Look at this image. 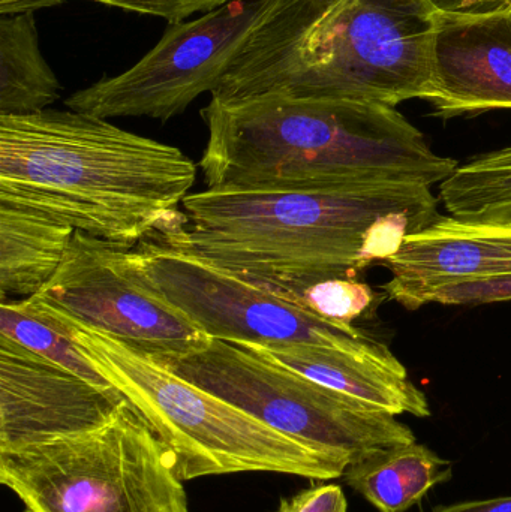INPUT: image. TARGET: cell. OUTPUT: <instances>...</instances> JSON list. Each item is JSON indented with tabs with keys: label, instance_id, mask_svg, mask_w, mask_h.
I'll use <instances>...</instances> for the list:
<instances>
[{
	"label": "cell",
	"instance_id": "cell-1",
	"mask_svg": "<svg viewBox=\"0 0 511 512\" xmlns=\"http://www.w3.org/2000/svg\"><path fill=\"white\" fill-rule=\"evenodd\" d=\"M198 167L210 191H311L372 183H443L458 162L437 155L395 107L255 96L210 99Z\"/></svg>",
	"mask_w": 511,
	"mask_h": 512
},
{
	"label": "cell",
	"instance_id": "cell-2",
	"mask_svg": "<svg viewBox=\"0 0 511 512\" xmlns=\"http://www.w3.org/2000/svg\"><path fill=\"white\" fill-rule=\"evenodd\" d=\"M195 180L182 150L92 114L0 116V203L104 242L134 249L176 221Z\"/></svg>",
	"mask_w": 511,
	"mask_h": 512
},
{
	"label": "cell",
	"instance_id": "cell-3",
	"mask_svg": "<svg viewBox=\"0 0 511 512\" xmlns=\"http://www.w3.org/2000/svg\"><path fill=\"white\" fill-rule=\"evenodd\" d=\"M435 23L428 0H278L210 99L428 101Z\"/></svg>",
	"mask_w": 511,
	"mask_h": 512
},
{
	"label": "cell",
	"instance_id": "cell-4",
	"mask_svg": "<svg viewBox=\"0 0 511 512\" xmlns=\"http://www.w3.org/2000/svg\"><path fill=\"white\" fill-rule=\"evenodd\" d=\"M438 201L420 183H372L311 191L189 194L179 218L152 236L299 304L303 289L360 268L363 242L389 213L437 221ZM300 306V304H299Z\"/></svg>",
	"mask_w": 511,
	"mask_h": 512
},
{
	"label": "cell",
	"instance_id": "cell-5",
	"mask_svg": "<svg viewBox=\"0 0 511 512\" xmlns=\"http://www.w3.org/2000/svg\"><path fill=\"white\" fill-rule=\"evenodd\" d=\"M29 309L62 328L137 409L173 457L180 480L273 472L314 481L342 478L347 460L297 441L185 381L114 337L39 303Z\"/></svg>",
	"mask_w": 511,
	"mask_h": 512
},
{
	"label": "cell",
	"instance_id": "cell-6",
	"mask_svg": "<svg viewBox=\"0 0 511 512\" xmlns=\"http://www.w3.org/2000/svg\"><path fill=\"white\" fill-rule=\"evenodd\" d=\"M0 483L24 512H189L170 451L129 402L92 432L0 453Z\"/></svg>",
	"mask_w": 511,
	"mask_h": 512
},
{
	"label": "cell",
	"instance_id": "cell-7",
	"mask_svg": "<svg viewBox=\"0 0 511 512\" xmlns=\"http://www.w3.org/2000/svg\"><path fill=\"white\" fill-rule=\"evenodd\" d=\"M272 429L347 460L417 442L396 415L311 381L240 343L212 339L179 357H150Z\"/></svg>",
	"mask_w": 511,
	"mask_h": 512
},
{
	"label": "cell",
	"instance_id": "cell-8",
	"mask_svg": "<svg viewBox=\"0 0 511 512\" xmlns=\"http://www.w3.org/2000/svg\"><path fill=\"white\" fill-rule=\"evenodd\" d=\"M276 2L231 0L197 20L168 24L161 41L132 68L77 90L65 105L107 120L150 117L168 122L204 92H215L252 30Z\"/></svg>",
	"mask_w": 511,
	"mask_h": 512
},
{
	"label": "cell",
	"instance_id": "cell-9",
	"mask_svg": "<svg viewBox=\"0 0 511 512\" xmlns=\"http://www.w3.org/2000/svg\"><path fill=\"white\" fill-rule=\"evenodd\" d=\"M134 254L152 285L212 339L266 346L305 343L353 352L377 343L354 325L326 321L159 237L143 240Z\"/></svg>",
	"mask_w": 511,
	"mask_h": 512
},
{
	"label": "cell",
	"instance_id": "cell-10",
	"mask_svg": "<svg viewBox=\"0 0 511 512\" xmlns=\"http://www.w3.org/2000/svg\"><path fill=\"white\" fill-rule=\"evenodd\" d=\"M32 298L149 357L191 354L212 340L152 285L134 249L81 231L53 279Z\"/></svg>",
	"mask_w": 511,
	"mask_h": 512
},
{
	"label": "cell",
	"instance_id": "cell-11",
	"mask_svg": "<svg viewBox=\"0 0 511 512\" xmlns=\"http://www.w3.org/2000/svg\"><path fill=\"white\" fill-rule=\"evenodd\" d=\"M128 403L0 334V453L110 423Z\"/></svg>",
	"mask_w": 511,
	"mask_h": 512
},
{
	"label": "cell",
	"instance_id": "cell-12",
	"mask_svg": "<svg viewBox=\"0 0 511 512\" xmlns=\"http://www.w3.org/2000/svg\"><path fill=\"white\" fill-rule=\"evenodd\" d=\"M431 60L438 116L511 110V11L437 14Z\"/></svg>",
	"mask_w": 511,
	"mask_h": 512
},
{
	"label": "cell",
	"instance_id": "cell-13",
	"mask_svg": "<svg viewBox=\"0 0 511 512\" xmlns=\"http://www.w3.org/2000/svg\"><path fill=\"white\" fill-rule=\"evenodd\" d=\"M386 265L392 279L384 283V292L407 309H420L446 286L511 274V221L440 216L405 237Z\"/></svg>",
	"mask_w": 511,
	"mask_h": 512
},
{
	"label": "cell",
	"instance_id": "cell-14",
	"mask_svg": "<svg viewBox=\"0 0 511 512\" xmlns=\"http://www.w3.org/2000/svg\"><path fill=\"white\" fill-rule=\"evenodd\" d=\"M324 387L353 397L372 408L396 415L431 417L426 394L411 381L404 364L384 343L353 352L327 346L290 343H240Z\"/></svg>",
	"mask_w": 511,
	"mask_h": 512
},
{
	"label": "cell",
	"instance_id": "cell-15",
	"mask_svg": "<svg viewBox=\"0 0 511 512\" xmlns=\"http://www.w3.org/2000/svg\"><path fill=\"white\" fill-rule=\"evenodd\" d=\"M75 230L0 203V301L35 297L59 270Z\"/></svg>",
	"mask_w": 511,
	"mask_h": 512
},
{
	"label": "cell",
	"instance_id": "cell-16",
	"mask_svg": "<svg viewBox=\"0 0 511 512\" xmlns=\"http://www.w3.org/2000/svg\"><path fill=\"white\" fill-rule=\"evenodd\" d=\"M452 477V462L417 442L369 453L342 475L378 512H407Z\"/></svg>",
	"mask_w": 511,
	"mask_h": 512
},
{
	"label": "cell",
	"instance_id": "cell-17",
	"mask_svg": "<svg viewBox=\"0 0 511 512\" xmlns=\"http://www.w3.org/2000/svg\"><path fill=\"white\" fill-rule=\"evenodd\" d=\"M62 84L39 48L35 12L0 15V116H30L59 101Z\"/></svg>",
	"mask_w": 511,
	"mask_h": 512
},
{
	"label": "cell",
	"instance_id": "cell-18",
	"mask_svg": "<svg viewBox=\"0 0 511 512\" xmlns=\"http://www.w3.org/2000/svg\"><path fill=\"white\" fill-rule=\"evenodd\" d=\"M440 201L453 218L511 221V146L456 168L440 183Z\"/></svg>",
	"mask_w": 511,
	"mask_h": 512
},
{
	"label": "cell",
	"instance_id": "cell-19",
	"mask_svg": "<svg viewBox=\"0 0 511 512\" xmlns=\"http://www.w3.org/2000/svg\"><path fill=\"white\" fill-rule=\"evenodd\" d=\"M0 334L104 390H117L83 349L50 319L23 300L0 301Z\"/></svg>",
	"mask_w": 511,
	"mask_h": 512
},
{
	"label": "cell",
	"instance_id": "cell-20",
	"mask_svg": "<svg viewBox=\"0 0 511 512\" xmlns=\"http://www.w3.org/2000/svg\"><path fill=\"white\" fill-rule=\"evenodd\" d=\"M372 301L374 291L371 286L350 277H333L303 289L299 304L326 321L353 325Z\"/></svg>",
	"mask_w": 511,
	"mask_h": 512
},
{
	"label": "cell",
	"instance_id": "cell-21",
	"mask_svg": "<svg viewBox=\"0 0 511 512\" xmlns=\"http://www.w3.org/2000/svg\"><path fill=\"white\" fill-rule=\"evenodd\" d=\"M63 0H0V15L24 14L60 5ZM123 11L164 18L170 24L183 23L198 12L209 14L231 0H90Z\"/></svg>",
	"mask_w": 511,
	"mask_h": 512
},
{
	"label": "cell",
	"instance_id": "cell-22",
	"mask_svg": "<svg viewBox=\"0 0 511 512\" xmlns=\"http://www.w3.org/2000/svg\"><path fill=\"white\" fill-rule=\"evenodd\" d=\"M511 300V274L486 277L446 286L432 295L431 303L447 306H477Z\"/></svg>",
	"mask_w": 511,
	"mask_h": 512
},
{
	"label": "cell",
	"instance_id": "cell-23",
	"mask_svg": "<svg viewBox=\"0 0 511 512\" xmlns=\"http://www.w3.org/2000/svg\"><path fill=\"white\" fill-rule=\"evenodd\" d=\"M278 512H348L347 496L338 484H320L281 499Z\"/></svg>",
	"mask_w": 511,
	"mask_h": 512
},
{
	"label": "cell",
	"instance_id": "cell-24",
	"mask_svg": "<svg viewBox=\"0 0 511 512\" xmlns=\"http://www.w3.org/2000/svg\"><path fill=\"white\" fill-rule=\"evenodd\" d=\"M437 14L488 15L511 11V0H428Z\"/></svg>",
	"mask_w": 511,
	"mask_h": 512
},
{
	"label": "cell",
	"instance_id": "cell-25",
	"mask_svg": "<svg viewBox=\"0 0 511 512\" xmlns=\"http://www.w3.org/2000/svg\"><path fill=\"white\" fill-rule=\"evenodd\" d=\"M432 512H511V496L458 502V504L435 508Z\"/></svg>",
	"mask_w": 511,
	"mask_h": 512
}]
</instances>
